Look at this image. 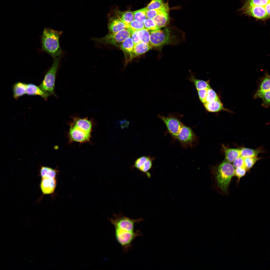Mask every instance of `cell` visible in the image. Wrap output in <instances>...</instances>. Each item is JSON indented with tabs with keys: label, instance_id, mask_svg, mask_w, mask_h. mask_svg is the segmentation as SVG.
<instances>
[{
	"label": "cell",
	"instance_id": "cell-5",
	"mask_svg": "<svg viewBox=\"0 0 270 270\" xmlns=\"http://www.w3.org/2000/svg\"><path fill=\"white\" fill-rule=\"evenodd\" d=\"M215 169L218 185L226 193L231 179L234 175V168L231 163L224 160Z\"/></svg>",
	"mask_w": 270,
	"mask_h": 270
},
{
	"label": "cell",
	"instance_id": "cell-3",
	"mask_svg": "<svg viewBox=\"0 0 270 270\" xmlns=\"http://www.w3.org/2000/svg\"><path fill=\"white\" fill-rule=\"evenodd\" d=\"M70 124L68 137L70 143L76 142L84 143L90 141L92 124L86 118L74 117Z\"/></svg>",
	"mask_w": 270,
	"mask_h": 270
},
{
	"label": "cell",
	"instance_id": "cell-19",
	"mask_svg": "<svg viewBox=\"0 0 270 270\" xmlns=\"http://www.w3.org/2000/svg\"><path fill=\"white\" fill-rule=\"evenodd\" d=\"M26 94L29 95H38L46 99L50 95L48 92L43 91L39 87L32 84H26Z\"/></svg>",
	"mask_w": 270,
	"mask_h": 270
},
{
	"label": "cell",
	"instance_id": "cell-22",
	"mask_svg": "<svg viewBox=\"0 0 270 270\" xmlns=\"http://www.w3.org/2000/svg\"><path fill=\"white\" fill-rule=\"evenodd\" d=\"M189 80L194 84L197 90L208 89L210 87L208 81L197 79L192 74H191Z\"/></svg>",
	"mask_w": 270,
	"mask_h": 270
},
{
	"label": "cell",
	"instance_id": "cell-14",
	"mask_svg": "<svg viewBox=\"0 0 270 270\" xmlns=\"http://www.w3.org/2000/svg\"><path fill=\"white\" fill-rule=\"evenodd\" d=\"M222 149L225 156L224 160L230 163L232 162L237 158L240 156L239 148H230L224 144L222 145Z\"/></svg>",
	"mask_w": 270,
	"mask_h": 270
},
{
	"label": "cell",
	"instance_id": "cell-29",
	"mask_svg": "<svg viewBox=\"0 0 270 270\" xmlns=\"http://www.w3.org/2000/svg\"><path fill=\"white\" fill-rule=\"evenodd\" d=\"M138 35L140 42L150 45V32L149 30L145 28L139 30Z\"/></svg>",
	"mask_w": 270,
	"mask_h": 270
},
{
	"label": "cell",
	"instance_id": "cell-30",
	"mask_svg": "<svg viewBox=\"0 0 270 270\" xmlns=\"http://www.w3.org/2000/svg\"><path fill=\"white\" fill-rule=\"evenodd\" d=\"M270 0H246L242 8L251 6L258 5L266 6L270 4Z\"/></svg>",
	"mask_w": 270,
	"mask_h": 270
},
{
	"label": "cell",
	"instance_id": "cell-12",
	"mask_svg": "<svg viewBox=\"0 0 270 270\" xmlns=\"http://www.w3.org/2000/svg\"><path fill=\"white\" fill-rule=\"evenodd\" d=\"M56 186V180L55 178H42L40 188L44 194H50L54 192Z\"/></svg>",
	"mask_w": 270,
	"mask_h": 270
},
{
	"label": "cell",
	"instance_id": "cell-8",
	"mask_svg": "<svg viewBox=\"0 0 270 270\" xmlns=\"http://www.w3.org/2000/svg\"><path fill=\"white\" fill-rule=\"evenodd\" d=\"M130 32L126 29L122 30L116 33L109 34L100 38H94L93 40L97 42L120 46L126 38L130 36Z\"/></svg>",
	"mask_w": 270,
	"mask_h": 270
},
{
	"label": "cell",
	"instance_id": "cell-33",
	"mask_svg": "<svg viewBox=\"0 0 270 270\" xmlns=\"http://www.w3.org/2000/svg\"><path fill=\"white\" fill-rule=\"evenodd\" d=\"M143 23L145 28L149 30H155L160 28L157 26L152 19L147 18Z\"/></svg>",
	"mask_w": 270,
	"mask_h": 270
},
{
	"label": "cell",
	"instance_id": "cell-39",
	"mask_svg": "<svg viewBox=\"0 0 270 270\" xmlns=\"http://www.w3.org/2000/svg\"><path fill=\"white\" fill-rule=\"evenodd\" d=\"M138 31H134L130 32V37L134 44L140 42L138 35Z\"/></svg>",
	"mask_w": 270,
	"mask_h": 270
},
{
	"label": "cell",
	"instance_id": "cell-25",
	"mask_svg": "<svg viewBox=\"0 0 270 270\" xmlns=\"http://www.w3.org/2000/svg\"><path fill=\"white\" fill-rule=\"evenodd\" d=\"M126 29L130 32L145 28L143 22L134 20L130 23L126 24Z\"/></svg>",
	"mask_w": 270,
	"mask_h": 270
},
{
	"label": "cell",
	"instance_id": "cell-28",
	"mask_svg": "<svg viewBox=\"0 0 270 270\" xmlns=\"http://www.w3.org/2000/svg\"><path fill=\"white\" fill-rule=\"evenodd\" d=\"M146 7L132 12L134 20L144 22L147 18L146 12L148 10Z\"/></svg>",
	"mask_w": 270,
	"mask_h": 270
},
{
	"label": "cell",
	"instance_id": "cell-35",
	"mask_svg": "<svg viewBox=\"0 0 270 270\" xmlns=\"http://www.w3.org/2000/svg\"><path fill=\"white\" fill-rule=\"evenodd\" d=\"M260 98L262 100V106L266 108H268L270 105V90L264 92Z\"/></svg>",
	"mask_w": 270,
	"mask_h": 270
},
{
	"label": "cell",
	"instance_id": "cell-16",
	"mask_svg": "<svg viewBox=\"0 0 270 270\" xmlns=\"http://www.w3.org/2000/svg\"><path fill=\"white\" fill-rule=\"evenodd\" d=\"M108 28L109 34H114L126 29V24L118 18H111L108 24Z\"/></svg>",
	"mask_w": 270,
	"mask_h": 270
},
{
	"label": "cell",
	"instance_id": "cell-2",
	"mask_svg": "<svg viewBox=\"0 0 270 270\" xmlns=\"http://www.w3.org/2000/svg\"><path fill=\"white\" fill-rule=\"evenodd\" d=\"M149 31L150 44L153 47H160L169 44L177 45L185 39L184 32L176 28H166Z\"/></svg>",
	"mask_w": 270,
	"mask_h": 270
},
{
	"label": "cell",
	"instance_id": "cell-32",
	"mask_svg": "<svg viewBox=\"0 0 270 270\" xmlns=\"http://www.w3.org/2000/svg\"><path fill=\"white\" fill-rule=\"evenodd\" d=\"M218 99L219 98L217 94L213 89L211 87L208 89L205 103L210 102Z\"/></svg>",
	"mask_w": 270,
	"mask_h": 270
},
{
	"label": "cell",
	"instance_id": "cell-36",
	"mask_svg": "<svg viewBox=\"0 0 270 270\" xmlns=\"http://www.w3.org/2000/svg\"><path fill=\"white\" fill-rule=\"evenodd\" d=\"M247 171L244 167L236 168L235 169L234 176L237 177L238 180L239 181L241 178L245 175Z\"/></svg>",
	"mask_w": 270,
	"mask_h": 270
},
{
	"label": "cell",
	"instance_id": "cell-7",
	"mask_svg": "<svg viewBox=\"0 0 270 270\" xmlns=\"http://www.w3.org/2000/svg\"><path fill=\"white\" fill-rule=\"evenodd\" d=\"M157 116L164 123L166 126L167 132L174 140H176L178 134L182 125L180 118L172 114L166 116L158 114Z\"/></svg>",
	"mask_w": 270,
	"mask_h": 270
},
{
	"label": "cell",
	"instance_id": "cell-27",
	"mask_svg": "<svg viewBox=\"0 0 270 270\" xmlns=\"http://www.w3.org/2000/svg\"><path fill=\"white\" fill-rule=\"evenodd\" d=\"M168 2L164 3L160 8L154 10H148L146 12L147 18L153 19L156 16L161 12L169 8Z\"/></svg>",
	"mask_w": 270,
	"mask_h": 270
},
{
	"label": "cell",
	"instance_id": "cell-13",
	"mask_svg": "<svg viewBox=\"0 0 270 270\" xmlns=\"http://www.w3.org/2000/svg\"><path fill=\"white\" fill-rule=\"evenodd\" d=\"M155 24L159 28L167 25L170 21L169 8L161 12L153 19Z\"/></svg>",
	"mask_w": 270,
	"mask_h": 270
},
{
	"label": "cell",
	"instance_id": "cell-38",
	"mask_svg": "<svg viewBox=\"0 0 270 270\" xmlns=\"http://www.w3.org/2000/svg\"><path fill=\"white\" fill-rule=\"evenodd\" d=\"M233 165L236 168L244 167V158L240 156L236 158L232 162Z\"/></svg>",
	"mask_w": 270,
	"mask_h": 270
},
{
	"label": "cell",
	"instance_id": "cell-20",
	"mask_svg": "<svg viewBox=\"0 0 270 270\" xmlns=\"http://www.w3.org/2000/svg\"><path fill=\"white\" fill-rule=\"evenodd\" d=\"M239 148L240 156L244 158L248 157L256 156L259 154L264 152L262 148L261 147L256 149H253L244 147Z\"/></svg>",
	"mask_w": 270,
	"mask_h": 270
},
{
	"label": "cell",
	"instance_id": "cell-9",
	"mask_svg": "<svg viewBox=\"0 0 270 270\" xmlns=\"http://www.w3.org/2000/svg\"><path fill=\"white\" fill-rule=\"evenodd\" d=\"M270 4L266 6L253 5L242 7L240 10L243 14L258 20H265L270 17Z\"/></svg>",
	"mask_w": 270,
	"mask_h": 270
},
{
	"label": "cell",
	"instance_id": "cell-23",
	"mask_svg": "<svg viewBox=\"0 0 270 270\" xmlns=\"http://www.w3.org/2000/svg\"><path fill=\"white\" fill-rule=\"evenodd\" d=\"M134 44L130 36L124 40L120 47L124 52L129 54L130 56L132 52Z\"/></svg>",
	"mask_w": 270,
	"mask_h": 270
},
{
	"label": "cell",
	"instance_id": "cell-10",
	"mask_svg": "<svg viewBox=\"0 0 270 270\" xmlns=\"http://www.w3.org/2000/svg\"><path fill=\"white\" fill-rule=\"evenodd\" d=\"M178 140L182 147L185 148H192L197 140L195 134L190 127L183 124L177 136Z\"/></svg>",
	"mask_w": 270,
	"mask_h": 270
},
{
	"label": "cell",
	"instance_id": "cell-4",
	"mask_svg": "<svg viewBox=\"0 0 270 270\" xmlns=\"http://www.w3.org/2000/svg\"><path fill=\"white\" fill-rule=\"evenodd\" d=\"M62 31L44 28L41 38L42 50L54 58L62 56L64 52L59 44Z\"/></svg>",
	"mask_w": 270,
	"mask_h": 270
},
{
	"label": "cell",
	"instance_id": "cell-11",
	"mask_svg": "<svg viewBox=\"0 0 270 270\" xmlns=\"http://www.w3.org/2000/svg\"><path fill=\"white\" fill-rule=\"evenodd\" d=\"M154 159V158L150 156H141L136 160L132 168H136L150 178V175L148 171L152 168V162Z\"/></svg>",
	"mask_w": 270,
	"mask_h": 270
},
{
	"label": "cell",
	"instance_id": "cell-15",
	"mask_svg": "<svg viewBox=\"0 0 270 270\" xmlns=\"http://www.w3.org/2000/svg\"><path fill=\"white\" fill-rule=\"evenodd\" d=\"M261 80L258 88L254 96V98H261L264 92L270 90V76L267 72H266L264 77Z\"/></svg>",
	"mask_w": 270,
	"mask_h": 270
},
{
	"label": "cell",
	"instance_id": "cell-37",
	"mask_svg": "<svg viewBox=\"0 0 270 270\" xmlns=\"http://www.w3.org/2000/svg\"><path fill=\"white\" fill-rule=\"evenodd\" d=\"M208 89L205 88L197 90L200 100L203 104L205 102Z\"/></svg>",
	"mask_w": 270,
	"mask_h": 270
},
{
	"label": "cell",
	"instance_id": "cell-6",
	"mask_svg": "<svg viewBox=\"0 0 270 270\" xmlns=\"http://www.w3.org/2000/svg\"><path fill=\"white\" fill-rule=\"evenodd\" d=\"M61 56L53 58L52 64L46 74L39 87L43 91L55 95L54 92L56 74L59 67Z\"/></svg>",
	"mask_w": 270,
	"mask_h": 270
},
{
	"label": "cell",
	"instance_id": "cell-34",
	"mask_svg": "<svg viewBox=\"0 0 270 270\" xmlns=\"http://www.w3.org/2000/svg\"><path fill=\"white\" fill-rule=\"evenodd\" d=\"M164 3L162 0H152L146 7L148 10L157 9L161 8Z\"/></svg>",
	"mask_w": 270,
	"mask_h": 270
},
{
	"label": "cell",
	"instance_id": "cell-31",
	"mask_svg": "<svg viewBox=\"0 0 270 270\" xmlns=\"http://www.w3.org/2000/svg\"><path fill=\"white\" fill-rule=\"evenodd\" d=\"M262 158L257 156L246 158H244V167L247 170H249L258 160Z\"/></svg>",
	"mask_w": 270,
	"mask_h": 270
},
{
	"label": "cell",
	"instance_id": "cell-21",
	"mask_svg": "<svg viewBox=\"0 0 270 270\" xmlns=\"http://www.w3.org/2000/svg\"><path fill=\"white\" fill-rule=\"evenodd\" d=\"M26 84L22 82H18L15 84L13 87L14 98L17 99L26 94Z\"/></svg>",
	"mask_w": 270,
	"mask_h": 270
},
{
	"label": "cell",
	"instance_id": "cell-17",
	"mask_svg": "<svg viewBox=\"0 0 270 270\" xmlns=\"http://www.w3.org/2000/svg\"><path fill=\"white\" fill-rule=\"evenodd\" d=\"M204 104L206 110L210 112H217L222 110L232 112L230 110L224 107L219 98L210 102L205 103Z\"/></svg>",
	"mask_w": 270,
	"mask_h": 270
},
{
	"label": "cell",
	"instance_id": "cell-24",
	"mask_svg": "<svg viewBox=\"0 0 270 270\" xmlns=\"http://www.w3.org/2000/svg\"><path fill=\"white\" fill-rule=\"evenodd\" d=\"M40 173L42 178H55L57 171L56 170L51 168L42 166L40 169Z\"/></svg>",
	"mask_w": 270,
	"mask_h": 270
},
{
	"label": "cell",
	"instance_id": "cell-18",
	"mask_svg": "<svg viewBox=\"0 0 270 270\" xmlns=\"http://www.w3.org/2000/svg\"><path fill=\"white\" fill-rule=\"evenodd\" d=\"M152 47L150 45L141 42L135 44L132 52L130 56V60L147 52Z\"/></svg>",
	"mask_w": 270,
	"mask_h": 270
},
{
	"label": "cell",
	"instance_id": "cell-26",
	"mask_svg": "<svg viewBox=\"0 0 270 270\" xmlns=\"http://www.w3.org/2000/svg\"><path fill=\"white\" fill-rule=\"evenodd\" d=\"M118 18L126 24H128L134 20L132 12L128 11L120 12Z\"/></svg>",
	"mask_w": 270,
	"mask_h": 270
},
{
	"label": "cell",
	"instance_id": "cell-1",
	"mask_svg": "<svg viewBox=\"0 0 270 270\" xmlns=\"http://www.w3.org/2000/svg\"><path fill=\"white\" fill-rule=\"evenodd\" d=\"M144 220L141 218H131L120 213L114 214L112 218H109L110 222L115 228L116 239L122 246L124 252H128L132 248V243L136 237L142 236L140 230H134V225Z\"/></svg>",
	"mask_w": 270,
	"mask_h": 270
}]
</instances>
